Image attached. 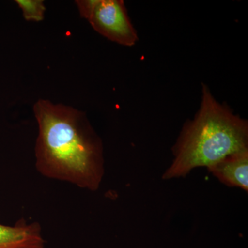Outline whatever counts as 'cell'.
Masks as SVG:
<instances>
[{
    "label": "cell",
    "instance_id": "6da1fadb",
    "mask_svg": "<svg viewBox=\"0 0 248 248\" xmlns=\"http://www.w3.org/2000/svg\"><path fill=\"white\" fill-rule=\"evenodd\" d=\"M33 110L36 170L48 179L97 191L104 174L103 144L86 114L45 99L37 101Z\"/></svg>",
    "mask_w": 248,
    "mask_h": 248
},
{
    "label": "cell",
    "instance_id": "7a4b0ae2",
    "mask_svg": "<svg viewBox=\"0 0 248 248\" xmlns=\"http://www.w3.org/2000/svg\"><path fill=\"white\" fill-rule=\"evenodd\" d=\"M246 150L248 121L234 114L226 103L218 102L203 84L200 108L184 124L172 148L174 160L163 179L186 177L196 168L208 169L228 155Z\"/></svg>",
    "mask_w": 248,
    "mask_h": 248
},
{
    "label": "cell",
    "instance_id": "3957f363",
    "mask_svg": "<svg viewBox=\"0 0 248 248\" xmlns=\"http://www.w3.org/2000/svg\"><path fill=\"white\" fill-rule=\"evenodd\" d=\"M76 3L80 16L108 40L128 47L138 42V32L122 0H78Z\"/></svg>",
    "mask_w": 248,
    "mask_h": 248
},
{
    "label": "cell",
    "instance_id": "277c9868",
    "mask_svg": "<svg viewBox=\"0 0 248 248\" xmlns=\"http://www.w3.org/2000/svg\"><path fill=\"white\" fill-rule=\"evenodd\" d=\"M45 245L38 222L21 219L14 226L0 223V248H44Z\"/></svg>",
    "mask_w": 248,
    "mask_h": 248
},
{
    "label": "cell",
    "instance_id": "5b68a950",
    "mask_svg": "<svg viewBox=\"0 0 248 248\" xmlns=\"http://www.w3.org/2000/svg\"><path fill=\"white\" fill-rule=\"evenodd\" d=\"M225 185L248 191V150L228 155L208 168Z\"/></svg>",
    "mask_w": 248,
    "mask_h": 248
},
{
    "label": "cell",
    "instance_id": "8992f818",
    "mask_svg": "<svg viewBox=\"0 0 248 248\" xmlns=\"http://www.w3.org/2000/svg\"><path fill=\"white\" fill-rule=\"evenodd\" d=\"M16 2L22 10L26 20L39 22L45 18L46 9L43 0H16Z\"/></svg>",
    "mask_w": 248,
    "mask_h": 248
}]
</instances>
